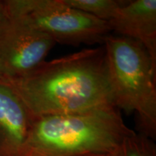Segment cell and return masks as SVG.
Returning <instances> with one entry per match:
<instances>
[{
	"instance_id": "cell-10",
	"label": "cell",
	"mask_w": 156,
	"mask_h": 156,
	"mask_svg": "<svg viewBox=\"0 0 156 156\" xmlns=\"http://www.w3.org/2000/svg\"><path fill=\"white\" fill-rule=\"evenodd\" d=\"M8 19L7 9H6L5 1H0V28Z\"/></svg>"
},
{
	"instance_id": "cell-1",
	"label": "cell",
	"mask_w": 156,
	"mask_h": 156,
	"mask_svg": "<svg viewBox=\"0 0 156 156\" xmlns=\"http://www.w3.org/2000/svg\"><path fill=\"white\" fill-rule=\"evenodd\" d=\"M0 81L17 95L33 120L116 107L103 46L44 61L23 77Z\"/></svg>"
},
{
	"instance_id": "cell-9",
	"label": "cell",
	"mask_w": 156,
	"mask_h": 156,
	"mask_svg": "<svg viewBox=\"0 0 156 156\" xmlns=\"http://www.w3.org/2000/svg\"><path fill=\"white\" fill-rule=\"evenodd\" d=\"M115 156H156L154 140L135 132L121 143Z\"/></svg>"
},
{
	"instance_id": "cell-2",
	"label": "cell",
	"mask_w": 156,
	"mask_h": 156,
	"mask_svg": "<svg viewBox=\"0 0 156 156\" xmlns=\"http://www.w3.org/2000/svg\"><path fill=\"white\" fill-rule=\"evenodd\" d=\"M135 132L126 125L115 106L45 116L33 120L22 153L52 156L113 153Z\"/></svg>"
},
{
	"instance_id": "cell-12",
	"label": "cell",
	"mask_w": 156,
	"mask_h": 156,
	"mask_svg": "<svg viewBox=\"0 0 156 156\" xmlns=\"http://www.w3.org/2000/svg\"><path fill=\"white\" fill-rule=\"evenodd\" d=\"M116 151L113 153H97V154H90V155L86 156H115Z\"/></svg>"
},
{
	"instance_id": "cell-13",
	"label": "cell",
	"mask_w": 156,
	"mask_h": 156,
	"mask_svg": "<svg viewBox=\"0 0 156 156\" xmlns=\"http://www.w3.org/2000/svg\"><path fill=\"white\" fill-rule=\"evenodd\" d=\"M0 78H1V72H0Z\"/></svg>"
},
{
	"instance_id": "cell-5",
	"label": "cell",
	"mask_w": 156,
	"mask_h": 156,
	"mask_svg": "<svg viewBox=\"0 0 156 156\" xmlns=\"http://www.w3.org/2000/svg\"><path fill=\"white\" fill-rule=\"evenodd\" d=\"M56 43L8 17L0 28V79L28 75L40 65Z\"/></svg>"
},
{
	"instance_id": "cell-8",
	"label": "cell",
	"mask_w": 156,
	"mask_h": 156,
	"mask_svg": "<svg viewBox=\"0 0 156 156\" xmlns=\"http://www.w3.org/2000/svg\"><path fill=\"white\" fill-rule=\"evenodd\" d=\"M69 7L108 22L122 6L124 0H64Z\"/></svg>"
},
{
	"instance_id": "cell-4",
	"label": "cell",
	"mask_w": 156,
	"mask_h": 156,
	"mask_svg": "<svg viewBox=\"0 0 156 156\" xmlns=\"http://www.w3.org/2000/svg\"><path fill=\"white\" fill-rule=\"evenodd\" d=\"M5 4L9 18L46 34L56 43L103 44L111 32L108 22L74 9L64 0H6Z\"/></svg>"
},
{
	"instance_id": "cell-6",
	"label": "cell",
	"mask_w": 156,
	"mask_h": 156,
	"mask_svg": "<svg viewBox=\"0 0 156 156\" xmlns=\"http://www.w3.org/2000/svg\"><path fill=\"white\" fill-rule=\"evenodd\" d=\"M108 23L111 31L140 43L156 66V0L126 1Z\"/></svg>"
},
{
	"instance_id": "cell-3",
	"label": "cell",
	"mask_w": 156,
	"mask_h": 156,
	"mask_svg": "<svg viewBox=\"0 0 156 156\" xmlns=\"http://www.w3.org/2000/svg\"><path fill=\"white\" fill-rule=\"evenodd\" d=\"M106 66L116 108L136 114L137 133L156 137V66L142 45L133 39L108 35Z\"/></svg>"
},
{
	"instance_id": "cell-7",
	"label": "cell",
	"mask_w": 156,
	"mask_h": 156,
	"mask_svg": "<svg viewBox=\"0 0 156 156\" xmlns=\"http://www.w3.org/2000/svg\"><path fill=\"white\" fill-rule=\"evenodd\" d=\"M33 119L12 90L0 81V156H20Z\"/></svg>"
},
{
	"instance_id": "cell-11",
	"label": "cell",
	"mask_w": 156,
	"mask_h": 156,
	"mask_svg": "<svg viewBox=\"0 0 156 156\" xmlns=\"http://www.w3.org/2000/svg\"><path fill=\"white\" fill-rule=\"evenodd\" d=\"M21 156H52L49 155H46L44 153H37L34 151H24L21 154Z\"/></svg>"
}]
</instances>
